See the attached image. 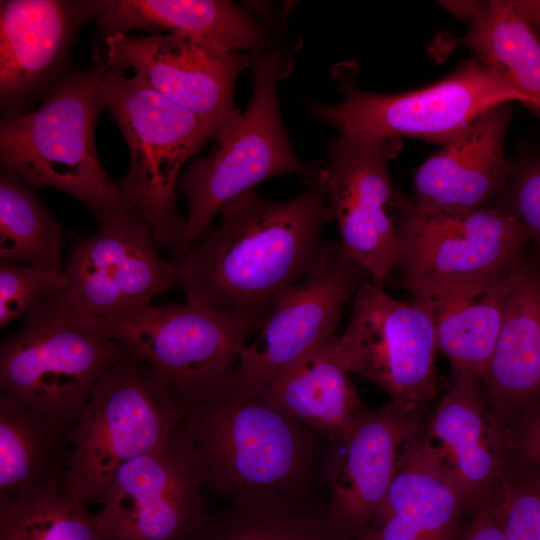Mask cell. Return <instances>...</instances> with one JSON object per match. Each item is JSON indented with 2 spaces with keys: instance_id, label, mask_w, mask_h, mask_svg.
<instances>
[{
  "instance_id": "cell-1",
  "label": "cell",
  "mask_w": 540,
  "mask_h": 540,
  "mask_svg": "<svg viewBox=\"0 0 540 540\" xmlns=\"http://www.w3.org/2000/svg\"><path fill=\"white\" fill-rule=\"evenodd\" d=\"M176 395L208 492L230 506L327 497L328 441L292 417L269 386L234 366Z\"/></svg>"
},
{
  "instance_id": "cell-2",
  "label": "cell",
  "mask_w": 540,
  "mask_h": 540,
  "mask_svg": "<svg viewBox=\"0 0 540 540\" xmlns=\"http://www.w3.org/2000/svg\"><path fill=\"white\" fill-rule=\"evenodd\" d=\"M333 214L323 192L272 201L253 191L229 201L221 220L172 261L186 299L240 312L259 329L274 301L317 260Z\"/></svg>"
},
{
  "instance_id": "cell-3",
  "label": "cell",
  "mask_w": 540,
  "mask_h": 540,
  "mask_svg": "<svg viewBox=\"0 0 540 540\" xmlns=\"http://www.w3.org/2000/svg\"><path fill=\"white\" fill-rule=\"evenodd\" d=\"M107 68L102 60L85 71L64 74L35 110L4 116L0 122V161L33 187L63 191L85 206L98 222L134 209L117 181L106 173L95 146L103 109L99 86Z\"/></svg>"
},
{
  "instance_id": "cell-4",
  "label": "cell",
  "mask_w": 540,
  "mask_h": 540,
  "mask_svg": "<svg viewBox=\"0 0 540 540\" xmlns=\"http://www.w3.org/2000/svg\"><path fill=\"white\" fill-rule=\"evenodd\" d=\"M99 97L130 152L129 170L117 183L149 225L157 247L170 248L173 254L185 229L176 206L181 167L216 140L224 125L175 105L123 70L107 69Z\"/></svg>"
},
{
  "instance_id": "cell-5",
  "label": "cell",
  "mask_w": 540,
  "mask_h": 540,
  "mask_svg": "<svg viewBox=\"0 0 540 540\" xmlns=\"http://www.w3.org/2000/svg\"><path fill=\"white\" fill-rule=\"evenodd\" d=\"M252 60L253 92L246 110L222 127L210 152L192 160L179 178L188 214L171 261L210 229L229 201L257 184L289 173L315 180L318 167L294 152L280 115L277 83L289 69L287 60L265 50L254 52Z\"/></svg>"
},
{
  "instance_id": "cell-6",
  "label": "cell",
  "mask_w": 540,
  "mask_h": 540,
  "mask_svg": "<svg viewBox=\"0 0 540 540\" xmlns=\"http://www.w3.org/2000/svg\"><path fill=\"white\" fill-rule=\"evenodd\" d=\"M127 354L82 323L68 288L30 311L2 341L1 395L72 426L99 380Z\"/></svg>"
},
{
  "instance_id": "cell-7",
  "label": "cell",
  "mask_w": 540,
  "mask_h": 540,
  "mask_svg": "<svg viewBox=\"0 0 540 540\" xmlns=\"http://www.w3.org/2000/svg\"><path fill=\"white\" fill-rule=\"evenodd\" d=\"M177 395L128 354L96 384L70 431L65 491L98 503L116 472L162 444L179 426Z\"/></svg>"
},
{
  "instance_id": "cell-8",
  "label": "cell",
  "mask_w": 540,
  "mask_h": 540,
  "mask_svg": "<svg viewBox=\"0 0 540 540\" xmlns=\"http://www.w3.org/2000/svg\"><path fill=\"white\" fill-rule=\"evenodd\" d=\"M391 214L398 241V285L415 300L506 272L530 240L520 222L500 206L432 212L395 192Z\"/></svg>"
},
{
  "instance_id": "cell-9",
  "label": "cell",
  "mask_w": 540,
  "mask_h": 540,
  "mask_svg": "<svg viewBox=\"0 0 540 540\" xmlns=\"http://www.w3.org/2000/svg\"><path fill=\"white\" fill-rule=\"evenodd\" d=\"M78 316L93 332L123 345L175 394L233 368L257 330L240 312L190 299L113 316Z\"/></svg>"
},
{
  "instance_id": "cell-10",
  "label": "cell",
  "mask_w": 540,
  "mask_h": 540,
  "mask_svg": "<svg viewBox=\"0 0 540 540\" xmlns=\"http://www.w3.org/2000/svg\"><path fill=\"white\" fill-rule=\"evenodd\" d=\"M342 94L336 104H311L314 114L342 135L410 136L443 145L496 105L530 104L474 57L448 77L418 90L378 94L344 83Z\"/></svg>"
},
{
  "instance_id": "cell-11",
  "label": "cell",
  "mask_w": 540,
  "mask_h": 540,
  "mask_svg": "<svg viewBox=\"0 0 540 540\" xmlns=\"http://www.w3.org/2000/svg\"><path fill=\"white\" fill-rule=\"evenodd\" d=\"M335 350L348 373L382 389L399 408L420 414L437 395L434 319L423 301H398L364 280Z\"/></svg>"
},
{
  "instance_id": "cell-12",
  "label": "cell",
  "mask_w": 540,
  "mask_h": 540,
  "mask_svg": "<svg viewBox=\"0 0 540 540\" xmlns=\"http://www.w3.org/2000/svg\"><path fill=\"white\" fill-rule=\"evenodd\" d=\"M203 489L181 421L162 444L116 472L95 519L105 540H190L207 513Z\"/></svg>"
},
{
  "instance_id": "cell-13",
  "label": "cell",
  "mask_w": 540,
  "mask_h": 540,
  "mask_svg": "<svg viewBox=\"0 0 540 540\" xmlns=\"http://www.w3.org/2000/svg\"><path fill=\"white\" fill-rule=\"evenodd\" d=\"M401 149V138L341 134L330 143L314 180L337 221L343 252L381 285L394 269L398 254L395 223L389 213L395 191L388 162Z\"/></svg>"
},
{
  "instance_id": "cell-14",
  "label": "cell",
  "mask_w": 540,
  "mask_h": 540,
  "mask_svg": "<svg viewBox=\"0 0 540 540\" xmlns=\"http://www.w3.org/2000/svg\"><path fill=\"white\" fill-rule=\"evenodd\" d=\"M73 245L64 264L80 316L118 315L150 304L176 284V266L163 259L145 219L135 210L98 222Z\"/></svg>"
},
{
  "instance_id": "cell-15",
  "label": "cell",
  "mask_w": 540,
  "mask_h": 540,
  "mask_svg": "<svg viewBox=\"0 0 540 540\" xmlns=\"http://www.w3.org/2000/svg\"><path fill=\"white\" fill-rule=\"evenodd\" d=\"M367 275L339 242L325 241L308 274L274 301L259 335L241 351L239 371L269 386L281 370L334 336L345 305Z\"/></svg>"
},
{
  "instance_id": "cell-16",
  "label": "cell",
  "mask_w": 540,
  "mask_h": 540,
  "mask_svg": "<svg viewBox=\"0 0 540 540\" xmlns=\"http://www.w3.org/2000/svg\"><path fill=\"white\" fill-rule=\"evenodd\" d=\"M422 432L420 414L389 402L363 407L328 442L323 470L330 516L351 540L368 527Z\"/></svg>"
},
{
  "instance_id": "cell-17",
  "label": "cell",
  "mask_w": 540,
  "mask_h": 540,
  "mask_svg": "<svg viewBox=\"0 0 540 540\" xmlns=\"http://www.w3.org/2000/svg\"><path fill=\"white\" fill-rule=\"evenodd\" d=\"M107 69L130 68L150 88L175 105L225 125L240 111L234 105L239 74L250 63L244 53H225L180 33L103 39Z\"/></svg>"
},
{
  "instance_id": "cell-18",
  "label": "cell",
  "mask_w": 540,
  "mask_h": 540,
  "mask_svg": "<svg viewBox=\"0 0 540 540\" xmlns=\"http://www.w3.org/2000/svg\"><path fill=\"white\" fill-rule=\"evenodd\" d=\"M99 0L0 1V104L4 116L29 112L67 72L82 24Z\"/></svg>"
},
{
  "instance_id": "cell-19",
  "label": "cell",
  "mask_w": 540,
  "mask_h": 540,
  "mask_svg": "<svg viewBox=\"0 0 540 540\" xmlns=\"http://www.w3.org/2000/svg\"><path fill=\"white\" fill-rule=\"evenodd\" d=\"M452 378L421 437L472 512L508 473L510 431L494 413L480 379Z\"/></svg>"
},
{
  "instance_id": "cell-20",
  "label": "cell",
  "mask_w": 540,
  "mask_h": 540,
  "mask_svg": "<svg viewBox=\"0 0 540 540\" xmlns=\"http://www.w3.org/2000/svg\"><path fill=\"white\" fill-rule=\"evenodd\" d=\"M509 103L496 105L443 145L415 171L412 202L432 212L484 207L504 191L511 171L504 151Z\"/></svg>"
},
{
  "instance_id": "cell-21",
  "label": "cell",
  "mask_w": 540,
  "mask_h": 540,
  "mask_svg": "<svg viewBox=\"0 0 540 540\" xmlns=\"http://www.w3.org/2000/svg\"><path fill=\"white\" fill-rule=\"evenodd\" d=\"M421 434L356 540H459L468 509Z\"/></svg>"
},
{
  "instance_id": "cell-22",
  "label": "cell",
  "mask_w": 540,
  "mask_h": 540,
  "mask_svg": "<svg viewBox=\"0 0 540 540\" xmlns=\"http://www.w3.org/2000/svg\"><path fill=\"white\" fill-rule=\"evenodd\" d=\"M100 38L131 30H168L225 53L258 52L268 37L251 15L226 0H99Z\"/></svg>"
},
{
  "instance_id": "cell-23",
  "label": "cell",
  "mask_w": 540,
  "mask_h": 540,
  "mask_svg": "<svg viewBox=\"0 0 540 540\" xmlns=\"http://www.w3.org/2000/svg\"><path fill=\"white\" fill-rule=\"evenodd\" d=\"M482 383L503 424L509 413L540 397V267L523 256L511 271L500 334Z\"/></svg>"
},
{
  "instance_id": "cell-24",
  "label": "cell",
  "mask_w": 540,
  "mask_h": 540,
  "mask_svg": "<svg viewBox=\"0 0 540 540\" xmlns=\"http://www.w3.org/2000/svg\"><path fill=\"white\" fill-rule=\"evenodd\" d=\"M71 428L1 395L0 502L25 501L65 487Z\"/></svg>"
},
{
  "instance_id": "cell-25",
  "label": "cell",
  "mask_w": 540,
  "mask_h": 540,
  "mask_svg": "<svg viewBox=\"0 0 540 540\" xmlns=\"http://www.w3.org/2000/svg\"><path fill=\"white\" fill-rule=\"evenodd\" d=\"M467 25L456 39L474 58L526 96L540 120V35L511 0L440 2Z\"/></svg>"
},
{
  "instance_id": "cell-26",
  "label": "cell",
  "mask_w": 540,
  "mask_h": 540,
  "mask_svg": "<svg viewBox=\"0 0 540 540\" xmlns=\"http://www.w3.org/2000/svg\"><path fill=\"white\" fill-rule=\"evenodd\" d=\"M513 265L493 278L420 299L432 312L437 348L449 359L452 374L484 380L500 334Z\"/></svg>"
},
{
  "instance_id": "cell-27",
  "label": "cell",
  "mask_w": 540,
  "mask_h": 540,
  "mask_svg": "<svg viewBox=\"0 0 540 540\" xmlns=\"http://www.w3.org/2000/svg\"><path fill=\"white\" fill-rule=\"evenodd\" d=\"M332 336L289 364L270 383L277 402L296 420L331 442L364 407L338 359Z\"/></svg>"
},
{
  "instance_id": "cell-28",
  "label": "cell",
  "mask_w": 540,
  "mask_h": 540,
  "mask_svg": "<svg viewBox=\"0 0 540 540\" xmlns=\"http://www.w3.org/2000/svg\"><path fill=\"white\" fill-rule=\"evenodd\" d=\"M190 540H351L325 496H287L207 512Z\"/></svg>"
},
{
  "instance_id": "cell-29",
  "label": "cell",
  "mask_w": 540,
  "mask_h": 540,
  "mask_svg": "<svg viewBox=\"0 0 540 540\" xmlns=\"http://www.w3.org/2000/svg\"><path fill=\"white\" fill-rule=\"evenodd\" d=\"M14 171L0 170V261L64 271L61 226Z\"/></svg>"
},
{
  "instance_id": "cell-30",
  "label": "cell",
  "mask_w": 540,
  "mask_h": 540,
  "mask_svg": "<svg viewBox=\"0 0 540 540\" xmlns=\"http://www.w3.org/2000/svg\"><path fill=\"white\" fill-rule=\"evenodd\" d=\"M0 540H105L88 507L65 487L20 502H0Z\"/></svg>"
},
{
  "instance_id": "cell-31",
  "label": "cell",
  "mask_w": 540,
  "mask_h": 540,
  "mask_svg": "<svg viewBox=\"0 0 540 540\" xmlns=\"http://www.w3.org/2000/svg\"><path fill=\"white\" fill-rule=\"evenodd\" d=\"M68 288L70 280L64 271L0 261V327Z\"/></svg>"
},
{
  "instance_id": "cell-32",
  "label": "cell",
  "mask_w": 540,
  "mask_h": 540,
  "mask_svg": "<svg viewBox=\"0 0 540 540\" xmlns=\"http://www.w3.org/2000/svg\"><path fill=\"white\" fill-rule=\"evenodd\" d=\"M487 497L505 540H540V494L534 488L506 473Z\"/></svg>"
},
{
  "instance_id": "cell-33",
  "label": "cell",
  "mask_w": 540,
  "mask_h": 540,
  "mask_svg": "<svg viewBox=\"0 0 540 540\" xmlns=\"http://www.w3.org/2000/svg\"><path fill=\"white\" fill-rule=\"evenodd\" d=\"M503 192L500 207L520 222L540 250V155H528L511 164Z\"/></svg>"
},
{
  "instance_id": "cell-34",
  "label": "cell",
  "mask_w": 540,
  "mask_h": 540,
  "mask_svg": "<svg viewBox=\"0 0 540 540\" xmlns=\"http://www.w3.org/2000/svg\"><path fill=\"white\" fill-rule=\"evenodd\" d=\"M519 431L510 433V447L530 468H540V405L534 407Z\"/></svg>"
},
{
  "instance_id": "cell-35",
  "label": "cell",
  "mask_w": 540,
  "mask_h": 540,
  "mask_svg": "<svg viewBox=\"0 0 540 540\" xmlns=\"http://www.w3.org/2000/svg\"><path fill=\"white\" fill-rule=\"evenodd\" d=\"M472 513L473 516L459 540H505L491 513L488 497Z\"/></svg>"
},
{
  "instance_id": "cell-36",
  "label": "cell",
  "mask_w": 540,
  "mask_h": 540,
  "mask_svg": "<svg viewBox=\"0 0 540 540\" xmlns=\"http://www.w3.org/2000/svg\"><path fill=\"white\" fill-rule=\"evenodd\" d=\"M516 10L540 35V0H511Z\"/></svg>"
},
{
  "instance_id": "cell-37",
  "label": "cell",
  "mask_w": 540,
  "mask_h": 540,
  "mask_svg": "<svg viewBox=\"0 0 540 540\" xmlns=\"http://www.w3.org/2000/svg\"><path fill=\"white\" fill-rule=\"evenodd\" d=\"M523 481L540 494V468H530Z\"/></svg>"
}]
</instances>
